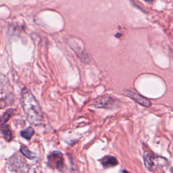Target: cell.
<instances>
[{
  "label": "cell",
  "mask_w": 173,
  "mask_h": 173,
  "mask_svg": "<svg viewBox=\"0 0 173 173\" xmlns=\"http://www.w3.org/2000/svg\"><path fill=\"white\" fill-rule=\"evenodd\" d=\"M21 106L27 120L35 126L43 123V113L39 102L30 90L24 88L21 93Z\"/></svg>",
  "instance_id": "cell-1"
},
{
  "label": "cell",
  "mask_w": 173,
  "mask_h": 173,
  "mask_svg": "<svg viewBox=\"0 0 173 173\" xmlns=\"http://www.w3.org/2000/svg\"><path fill=\"white\" fill-rule=\"evenodd\" d=\"M6 77L2 76L1 78V108L10 105L13 98L12 92L8 81H6Z\"/></svg>",
  "instance_id": "cell-2"
},
{
  "label": "cell",
  "mask_w": 173,
  "mask_h": 173,
  "mask_svg": "<svg viewBox=\"0 0 173 173\" xmlns=\"http://www.w3.org/2000/svg\"><path fill=\"white\" fill-rule=\"evenodd\" d=\"M163 158L156 157V156L151 151H146L144 154L143 156V160L144 164L147 170L151 171H153L155 167L157 166H163L166 164L165 162H167V160L164 159L160 161Z\"/></svg>",
  "instance_id": "cell-3"
},
{
  "label": "cell",
  "mask_w": 173,
  "mask_h": 173,
  "mask_svg": "<svg viewBox=\"0 0 173 173\" xmlns=\"http://www.w3.org/2000/svg\"><path fill=\"white\" fill-rule=\"evenodd\" d=\"M48 165L50 168L56 169L59 171H64L65 167L63 155L59 151H53L49 154L48 158Z\"/></svg>",
  "instance_id": "cell-4"
},
{
  "label": "cell",
  "mask_w": 173,
  "mask_h": 173,
  "mask_svg": "<svg viewBox=\"0 0 173 173\" xmlns=\"http://www.w3.org/2000/svg\"><path fill=\"white\" fill-rule=\"evenodd\" d=\"M28 166L18 155L10 158L9 162V168L10 171L15 172H26L28 171Z\"/></svg>",
  "instance_id": "cell-5"
},
{
  "label": "cell",
  "mask_w": 173,
  "mask_h": 173,
  "mask_svg": "<svg viewBox=\"0 0 173 173\" xmlns=\"http://www.w3.org/2000/svg\"><path fill=\"white\" fill-rule=\"evenodd\" d=\"M124 94L142 106L150 108L151 106V102L148 99L146 98L145 97L142 96L141 95L139 94L138 93H137L135 91H133L131 89L125 90Z\"/></svg>",
  "instance_id": "cell-6"
},
{
  "label": "cell",
  "mask_w": 173,
  "mask_h": 173,
  "mask_svg": "<svg viewBox=\"0 0 173 173\" xmlns=\"http://www.w3.org/2000/svg\"><path fill=\"white\" fill-rule=\"evenodd\" d=\"M114 99L110 96H105L101 97L94 102L93 106L97 108H104V109H110L113 107L114 104Z\"/></svg>",
  "instance_id": "cell-7"
},
{
  "label": "cell",
  "mask_w": 173,
  "mask_h": 173,
  "mask_svg": "<svg viewBox=\"0 0 173 173\" xmlns=\"http://www.w3.org/2000/svg\"><path fill=\"white\" fill-rule=\"evenodd\" d=\"M101 163H102L104 168H108L116 167V165H118V162L115 157L112 156H107L102 158V160H101Z\"/></svg>",
  "instance_id": "cell-8"
},
{
  "label": "cell",
  "mask_w": 173,
  "mask_h": 173,
  "mask_svg": "<svg viewBox=\"0 0 173 173\" xmlns=\"http://www.w3.org/2000/svg\"><path fill=\"white\" fill-rule=\"evenodd\" d=\"M1 132L3 138L7 141H11L12 140V133L8 125L6 124H1Z\"/></svg>",
  "instance_id": "cell-9"
},
{
  "label": "cell",
  "mask_w": 173,
  "mask_h": 173,
  "mask_svg": "<svg viewBox=\"0 0 173 173\" xmlns=\"http://www.w3.org/2000/svg\"><path fill=\"white\" fill-rule=\"evenodd\" d=\"M20 151H21L22 154H23L24 156L27 158L28 159L32 160V159H34V158H36L35 154L32 153V151H31L29 150V149L27 148L26 146H22L21 147H20Z\"/></svg>",
  "instance_id": "cell-10"
},
{
  "label": "cell",
  "mask_w": 173,
  "mask_h": 173,
  "mask_svg": "<svg viewBox=\"0 0 173 173\" xmlns=\"http://www.w3.org/2000/svg\"><path fill=\"white\" fill-rule=\"evenodd\" d=\"M14 112H15V110H13V109L7 110L5 112V113L2 115V116L1 118V124H6V122L9 120V119L12 116Z\"/></svg>",
  "instance_id": "cell-11"
},
{
  "label": "cell",
  "mask_w": 173,
  "mask_h": 173,
  "mask_svg": "<svg viewBox=\"0 0 173 173\" xmlns=\"http://www.w3.org/2000/svg\"><path fill=\"white\" fill-rule=\"evenodd\" d=\"M35 131L32 127H28L26 129L23 130V131L20 132V135L23 138L27 140H30L32 135H34Z\"/></svg>",
  "instance_id": "cell-12"
},
{
  "label": "cell",
  "mask_w": 173,
  "mask_h": 173,
  "mask_svg": "<svg viewBox=\"0 0 173 173\" xmlns=\"http://www.w3.org/2000/svg\"><path fill=\"white\" fill-rule=\"evenodd\" d=\"M144 1H146L147 2H148V3H152L154 0H144Z\"/></svg>",
  "instance_id": "cell-13"
}]
</instances>
